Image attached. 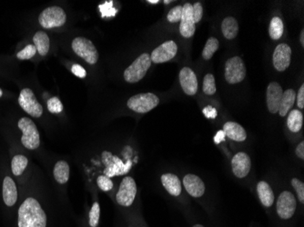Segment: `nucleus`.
Listing matches in <instances>:
<instances>
[{
	"label": "nucleus",
	"mask_w": 304,
	"mask_h": 227,
	"mask_svg": "<svg viewBox=\"0 0 304 227\" xmlns=\"http://www.w3.org/2000/svg\"><path fill=\"white\" fill-rule=\"evenodd\" d=\"M18 227H47V214L39 202L28 197L18 209Z\"/></svg>",
	"instance_id": "f257e3e1"
},
{
	"label": "nucleus",
	"mask_w": 304,
	"mask_h": 227,
	"mask_svg": "<svg viewBox=\"0 0 304 227\" xmlns=\"http://www.w3.org/2000/svg\"><path fill=\"white\" fill-rule=\"evenodd\" d=\"M150 55L144 53L136 58V60L124 71V78L128 83L140 81L148 72L151 66Z\"/></svg>",
	"instance_id": "f03ea898"
},
{
	"label": "nucleus",
	"mask_w": 304,
	"mask_h": 227,
	"mask_svg": "<svg viewBox=\"0 0 304 227\" xmlns=\"http://www.w3.org/2000/svg\"><path fill=\"white\" fill-rule=\"evenodd\" d=\"M18 128L22 131V145L29 150L39 148L40 145V137L37 125L28 117H22L18 123Z\"/></svg>",
	"instance_id": "7ed1b4c3"
},
{
	"label": "nucleus",
	"mask_w": 304,
	"mask_h": 227,
	"mask_svg": "<svg viewBox=\"0 0 304 227\" xmlns=\"http://www.w3.org/2000/svg\"><path fill=\"white\" fill-rule=\"evenodd\" d=\"M66 21L67 15L65 11L57 6L49 7L43 10L39 16V24L47 29L62 26Z\"/></svg>",
	"instance_id": "20e7f679"
},
{
	"label": "nucleus",
	"mask_w": 304,
	"mask_h": 227,
	"mask_svg": "<svg viewBox=\"0 0 304 227\" xmlns=\"http://www.w3.org/2000/svg\"><path fill=\"white\" fill-rule=\"evenodd\" d=\"M160 104V99L152 93L135 94L128 100V107L137 113H148Z\"/></svg>",
	"instance_id": "39448f33"
},
{
	"label": "nucleus",
	"mask_w": 304,
	"mask_h": 227,
	"mask_svg": "<svg viewBox=\"0 0 304 227\" xmlns=\"http://www.w3.org/2000/svg\"><path fill=\"white\" fill-rule=\"evenodd\" d=\"M73 51L87 62L89 64H95L99 59V53L94 44L89 39L78 37L72 41Z\"/></svg>",
	"instance_id": "423d86ee"
},
{
	"label": "nucleus",
	"mask_w": 304,
	"mask_h": 227,
	"mask_svg": "<svg viewBox=\"0 0 304 227\" xmlns=\"http://www.w3.org/2000/svg\"><path fill=\"white\" fill-rule=\"evenodd\" d=\"M102 162L106 167L104 174L109 178L127 174L131 169V161H128L127 164H124L118 157L114 156L113 154L107 151L102 153Z\"/></svg>",
	"instance_id": "0eeeda50"
},
{
	"label": "nucleus",
	"mask_w": 304,
	"mask_h": 227,
	"mask_svg": "<svg viewBox=\"0 0 304 227\" xmlns=\"http://www.w3.org/2000/svg\"><path fill=\"white\" fill-rule=\"evenodd\" d=\"M246 77V67L239 56H233L225 64V79L229 84H238Z\"/></svg>",
	"instance_id": "6e6552de"
},
{
	"label": "nucleus",
	"mask_w": 304,
	"mask_h": 227,
	"mask_svg": "<svg viewBox=\"0 0 304 227\" xmlns=\"http://www.w3.org/2000/svg\"><path fill=\"white\" fill-rule=\"evenodd\" d=\"M137 194V184L131 176L124 177L116 194V200L119 206L129 207L135 200Z\"/></svg>",
	"instance_id": "1a4fd4ad"
},
{
	"label": "nucleus",
	"mask_w": 304,
	"mask_h": 227,
	"mask_svg": "<svg viewBox=\"0 0 304 227\" xmlns=\"http://www.w3.org/2000/svg\"><path fill=\"white\" fill-rule=\"evenodd\" d=\"M18 104L24 111L33 117L39 118L43 114V107L37 100L33 91L29 88L22 89L18 98Z\"/></svg>",
	"instance_id": "9d476101"
},
{
	"label": "nucleus",
	"mask_w": 304,
	"mask_h": 227,
	"mask_svg": "<svg viewBox=\"0 0 304 227\" xmlns=\"http://www.w3.org/2000/svg\"><path fill=\"white\" fill-rule=\"evenodd\" d=\"M296 206L297 203L294 194L289 191H284L279 197L276 211L281 218L287 220L293 216L295 213Z\"/></svg>",
	"instance_id": "9b49d317"
},
{
	"label": "nucleus",
	"mask_w": 304,
	"mask_h": 227,
	"mask_svg": "<svg viewBox=\"0 0 304 227\" xmlns=\"http://www.w3.org/2000/svg\"><path fill=\"white\" fill-rule=\"evenodd\" d=\"M177 52H178L177 44L172 40L166 41L153 50L150 55V59L151 62L155 64L165 63L171 60L174 56H176Z\"/></svg>",
	"instance_id": "f8f14e48"
},
{
	"label": "nucleus",
	"mask_w": 304,
	"mask_h": 227,
	"mask_svg": "<svg viewBox=\"0 0 304 227\" xmlns=\"http://www.w3.org/2000/svg\"><path fill=\"white\" fill-rule=\"evenodd\" d=\"M195 25L192 5L186 3L183 7V16L179 25V32L183 38L190 39L194 35L196 30Z\"/></svg>",
	"instance_id": "ddd939ff"
},
{
	"label": "nucleus",
	"mask_w": 304,
	"mask_h": 227,
	"mask_svg": "<svg viewBox=\"0 0 304 227\" xmlns=\"http://www.w3.org/2000/svg\"><path fill=\"white\" fill-rule=\"evenodd\" d=\"M291 48L287 44H280L274 50L272 62L275 69L280 72L285 71L291 64Z\"/></svg>",
	"instance_id": "4468645a"
},
{
	"label": "nucleus",
	"mask_w": 304,
	"mask_h": 227,
	"mask_svg": "<svg viewBox=\"0 0 304 227\" xmlns=\"http://www.w3.org/2000/svg\"><path fill=\"white\" fill-rule=\"evenodd\" d=\"M232 172L239 178H244L249 175L252 167V161L250 156L244 152L235 154L231 160Z\"/></svg>",
	"instance_id": "2eb2a0df"
},
{
	"label": "nucleus",
	"mask_w": 304,
	"mask_h": 227,
	"mask_svg": "<svg viewBox=\"0 0 304 227\" xmlns=\"http://www.w3.org/2000/svg\"><path fill=\"white\" fill-rule=\"evenodd\" d=\"M179 83L188 95H194L198 92V79L194 71L190 68H183L179 72Z\"/></svg>",
	"instance_id": "dca6fc26"
},
{
	"label": "nucleus",
	"mask_w": 304,
	"mask_h": 227,
	"mask_svg": "<svg viewBox=\"0 0 304 227\" xmlns=\"http://www.w3.org/2000/svg\"><path fill=\"white\" fill-rule=\"evenodd\" d=\"M283 90L282 86L276 82L269 83L267 87V107L271 114H276L279 111L281 99L283 98Z\"/></svg>",
	"instance_id": "f3484780"
},
{
	"label": "nucleus",
	"mask_w": 304,
	"mask_h": 227,
	"mask_svg": "<svg viewBox=\"0 0 304 227\" xmlns=\"http://www.w3.org/2000/svg\"><path fill=\"white\" fill-rule=\"evenodd\" d=\"M183 184L187 193L193 197H202L205 193V184L200 177L192 174L184 176Z\"/></svg>",
	"instance_id": "a211bd4d"
},
{
	"label": "nucleus",
	"mask_w": 304,
	"mask_h": 227,
	"mask_svg": "<svg viewBox=\"0 0 304 227\" xmlns=\"http://www.w3.org/2000/svg\"><path fill=\"white\" fill-rule=\"evenodd\" d=\"M2 191H3V200L6 206H13L18 200V189L11 177L9 176L5 177Z\"/></svg>",
	"instance_id": "6ab92c4d"
},
{
	"label": "nucleus",
	"mask_w": 304,
	"mask_h": 227,
	"mask_svg": "<svg viewBox=\"0 0 304 227\" xmlns=\"http://www.w3.org/2000/svg\"><path fill=\"white\" fill-rule=\"evenodd\" d=\"M223 132L231 140L244 142L247 138V133L240 124L236 122H227L223 125Z\"/></svg>",
	"instance_id": "aec40b11"
},
{
	"label": "nucleus",
	"mask_w": 304,
	"mask_h": 227,
	"mask_svg": "<svg viewBox=\"0 0 304 227\" xmlns=\"http://www.w3.org/2000/svg\"><path fill=\"white\" fill-rule=\"evenodd\" d=\"M161 183L164 188L173 197H178L181 193V182L178 176L167 173L161 176Z\"/></svg>",
	"instance_id": "412c9836"
},
{
	"label": "nucleus",
	"mask_w": 304,
	"mask_h": 227,
	"mask_svg": "<svg viewBox=\"0 0 304 227\" xmlns=\"http://www.w3.org/2000/svg\"><path fill=\"white\" fill-rule=\"evenodd\" d=\"M257 192H258L260 201L263 206L269 207L273 205V191L268 183H266L264 181L259 182L257 185Z\"/></svg>",
	"instance_id": "4be33fe9"
},
{
	"label": "nucleus",
	"mask_w": 304,
	"mask_h": 227,
	"mask_svg": "<svg viewBox=\"0 0 304 227\" xmlns=\"http://www.w3.org/2000/svg\"><path fill=\"white\" fill-rule=\"evenodd\" d=\"M296 93L295 91L292 89L283 92V98L281 99L280 107H279V114L281 116H285L289 112L291 111V108L295 103Z\"/></svg>",
	"instance_id": "5701e85b"
},
{
	"label": "nucleus",
	"mask_w": 304,
	"mask_h": 227,
	"mask_svg": "<svg viewBox=\"0 0 304 227\" xmlns=\"http://www.w3.org/2000/svg\"><path fill=\"white\" fill-rule=\"evenodd\" d=\"M70 166L64 160L58 161L53 169V175L58 184H65L70 179Z\"/></svg>",
	"instance_id": "b1692460"
},
{
	"label": "nucleus",
	"mask_w": 304,
	"mask_h": 227,
	"mask_svg": "<svg viewBox=\"0 0 304 227\" xmlns=\"http://www.w3.org/2000/svg\"><path fill=\"white\" fill-rule=\"evenodd\" d=\"M222 31L227 39H233L239 33V24L234 17H228L222 21Z\"/></svg>",
	"instance_id": "393cba45"
},
{
	"label": "nucleus",
	"mask_w": 304,
	"mask_h": 227,
	"mask_svg": "<svg viewBox=\"0 0 304 227\" xmlns=\"http://www.w3.org/2000/svg\"><path fill=\"white\" fill-rule=\"evenodd\" d=\"M33 41H34L37 51L39 52V55L46 56L49 51V47H50V41H49L48 35L43 31H39L34 36Z\"/></svg>",
	"instance_id": "a878e982"
},
{
	"label": "nucleus",
	"mask_w": 304,
	"mask_h": 227,
	"mask_svg": "<svg viewBox=\"0 0 304 227\" xmlns=\"http://www.w3.org/2000/svg\"><path fill=\"white\" fill-rule=\"evenodd\" d=\"M303 124V115L301 112L294 109L290 111L287 119L288 128L291 130L292 133H299Z\"/></svg>",
	"instance_id": "bb28decb"
},
{
	"label": "nucleus",
	"mask_w": 304,
	"mask_h": 227,
	"mask_svg": "<svg viewBox=\"0 0 304 227\" xmlns=\"http://www.w3.org/2000/svg\"><path fill=\"white\" fill-rule=\"evenodd\" d=\"M284 32L283 21L280 17H275L269 23V34L270 39L278 40L283 37Z\"/></svg>",
	"instance_id": "cd10ccee"
},
{
	"label": "nucleus",
	"mask_w": 304,
	"mask_h": 227,
	"mask_svg": "<svg viewBox=\"0 0 304 227\" xmlns=\"http://www.w3.org/2000/svg\"><path fill=\"white\" fill-rule=\"evenodd\" d=\"M28 164V159L25 155L17 154L14 156L11 163V169L14 176H21Z\"/></svg>",
	"instance_id": "c85d7f7f"
},
{
	"label": "nucleus",
	"mask_w": 304,
	"mask_h": 227,
	"mask_svg": "<svg viewBox=\"0 0 304 227\" xmlns=\"http://www.w3.org/2000/svg\"><path fill=\"white\" fill-rule=\"evenodd\" d=\"M219 47H220L219 40L215 38H209L202 51V57L205 60H209L212 57L214 53L219 49Z\"/></svg>",
	"instance_id": "c756f323"
},
{
	"label": "nucleus",
	"mask_w": 304,
	"mask_h": 227,
	"mask_svg": "<svg viewBox=\"0 0 304 227\" xmlns=\"http://www.w3.org/2000/svg\"><path fill=\"white\" fill-rule=\"evenodd\" d=\"M100 206L98 202H95L92 206L88 214V224L90 227H97L100 223Z\"/></svg>",
	"instance_id": "7c9ffc66"
},
{
	"label": "nucleus",
	"mask_w": 304,
	"mask_h": 227,
	"mask_svg": "<svg viewBox=\"0 0 304 227\" xmlns=\"http://www.w3.org/2000/svg\"><path fill=\"white\" fill-rule=\"evenodd\" d=\"M203 92L205 94L212 95L216 93L215 78L211 74H207L203 79Z\"/></svg>",
	"instance_id": "2f4dec72"
},
{
	"label": "nucleus",
	"mask_w": 304,
	"mask_h": 227,
	"mask_svg": "<svg viewBox=\"0 0 304 227\" xmlns=\"http://www.w3.org/2000/svg\"><path fill=\"white\" fill-rule=\"evenodd\" d=\"M36 53H37V48L35 45H28L24 49H22L21 51L18 52L17 57L20 60H27L35 56Z\"/></svg>",
	"instance_id": "473e14b6"
},
{
	"label": "nucleus",
	"mask_w": 304,
	"mask_h": 227,
	"mask_svg": "<svg viewBox=\"0 0 304 227\" xmlns=\"http://www.w3.org/2000/svg\"><path fill=\"white\" fill-rule=\"evenodd\" d=\"M48 111L51 112L53 114H58L63 111V105L58 98L54 96V98L48 99Z\"/></svg>",
	"instance_id": "72a5a7b5"
},
{
	"label": "nucleus",
	"mask_w": 304,
	"mask_h": 227,
	"mask_svg": "<svg viewBox=\"0 0 304 227\" xmlns=\"http://www.w3.org/2000/svg\"><path fill=\"white\" fill-rule=\"evenodd\" d=\"M97 184H98V186L104 192H109L113 188V182L108 176H99L97 179Z\"/></svg>",
	"instance_id": "f704fd0d"
},
{
	"label": "nucleus",
	"mask_w": 304,
	"mask_h": 227,
	"mask_svg": "<svg viewBox=\"0 0 304 227\" xmlns=\"http://www.w3.org/2000/svg\"><path fill=\"white\" fill-rule=\"evenodd\" d=\"M181 16H183V6H177L169 12L167 16V19L170 23H177L181 19Z\"/></svg>",
	"instance_id": "c9c22d12"
},
{
	"label": "nucleus",
	"mask_w": 304,
	"mask_h": 227,
	"mask_svg": "<svg viewBox=\"0 0 304 227\" xmlns=\"http://www.w3.org/2000/svg\"><path fill=\"white\" fill-rule=\"evenodd\" d=\"M291 184L295 189L296 193L298 196V198L301 204L304 203V184L301 181L299 180L298 178H293L291 180Z\"/></svg>",
	"instance_id": "e433bc0d"
},
{
	"label": "nucleus",
	"mask_w": 304,
	"mask_h": 227,
	"mask_svg": "<svg viewBox=\"0 0 304 227\" xmlns=\"http://www.w3.org/2000/svg\"><path fill=\"white\" fill-rule=\"evenodd\" d=\"M192 8H193V17H194V22L196 23H199L200 21V19L202 18L203 16V7L200 2H197L194 5H192Z\"/></svg>",
	"instance_id": "4c0bfd02"
},
{
	"label": "nucleus",
	"mask_w": 304,
	"mask_h": 227,
	"mask_svg": "<svg viewBox=\"0 0 304 227\" xmlns=\"http://www.w3.org/2000/svg\"><path fill=\"white\" fill-rule=\"evenodd\" d=\"M71 71L76 77H80V78H85L87 76L86 70H85V69H83L80 64H73L72 68H71Z\"/></svg>",
	"instance_id": "58836bf2"
},
{
	"label": "nucleus",
	"mask_w": 304,
	"mask_h": 227,
	"mask_svg": "<svg viewBox=\"0 0 304 227\" xmlns=\"http://www.w3.org/2000/svg\"><path fill=\"white\" fill-rule=\"evenodd\" d=\"M296 99H297V106L300 107V109L304 108V85H301L300 86L299 93L296 95Z\"/></svg>",
	"instance_id": "ea45409f"
},
{
	"label": "nucleus",
	"mask_w": 304,
	"mask_h": 227,
	"mask_svg": "<svg viewBox=\"0 0 304 227\" xmlns=\"http://www.w3.org/2000/svg\"><path fill=\"white\" fill-rule=\"evenodd\" d=\"M203 114H204V116L207 118H211V119L215 118L217 116L216 109L214 107H210V106L205 107L204 109H203Z\"/></svg>",
	"instance_id": "a19ab883"
},
{
	"label": "nucleus",
	"mask_w": 304,
	"mask_h": 227,
	"mask_svg": "<svg viewBox=\"0 0 304 227\" xmlns=\"http://www.w3.org/2000/svg\"><path fill=\"white\" fill-rule=\"evenodd\" d=\"M296 154L299 158L303 160L304 159V142H300V144L296 148Z\"/></svg>",
	"instance_id": "79ce46f5"
},
{
	"label": "nucleus",
	"mask_w": 304,
	"mask_h": 227,
	"mask_svg": "<svg viewBox=\"0 0 304 227\" xmlns=\"http://www.w3.org/2000/svg\"><path fill=\"white\" fill-rule=\"evenodd\" d=\"M225 134L223 132V130H221V131H219L217 134H216V136L214 137V142H215V144H220L221 142L224 141V139H225Z\"/></svg>",
	"instance_id": "37998d69"
},
{
	"label": "nucleus",
	"mask_w": 304,
	"mask_h": 227,
	"mask_svg": "<svg viewBox=\"0 0 304 227\" xmlns=\"http://www.w3.org/2000/svg\"><path fill=\"white\" fill-rule=\"evenodd\" d=\"M300 44H301V46L304 47V30L302 29L301 32H300Z\"/></svg>",
	"instance_id": "c03bdc74"
},
{
	"label": "nucleus",
	"mask_w": 304,
	"mask_h": 227,
	"mask_svg": "<svg viewBox=\"0 0 304 227\" xmlns=\"http://www.w3.org/2000/svg\"><path fill=\"white\" fill-rule=\"evenodd\" d=\"M160 2V0H148V3L150 4H158Z\"/></svg>",
	"instance_id": "a18cd8bd"
},
{
	"label": "nucleus",
	"mask_w": 304,
	"mask_h": 227,
	"mask_svg": "<svg viewBox=\"0 0 304 227\" xmlns=\"http://www.w3.org/2000/svg\"><path fill=\"white\" fill-rule=\"evenodd\" d=\"M164 3H165L166 5L170 4V0H165V1H164Z\"/></svg>",
	"instance_id": "49530a36"
},
{
	"label": "nucleus",
	"mask_w": 304,
	"mask_h": 227,
	"mask_svg": "<svg viewBox=\"0 0 304 227\" xmlns=\"http://www.w3.org/2000/svg\"><path fill=\"white\" fill-rule=\"evenodd\" d=\"M193 227H204L202 224H195Z\"/></svg>",
	"instance_id": "de8ad7c7"
},
{
	"label": "nucleus",
	"mask_w": 304,
	"mask_h": 227,
	"mask_svg": "<svg viewBox=\"0 0 304 227\" xmlns=\"http://www.w3.org/2000/svg\"><path fill=\"white\" fill-rule=\"evenodd\" d=\"M2 95H3V91H2V89L0 88V98H1Z\"/></svg>",
	"instance_id": "09e8293b"
}]
</instances>
